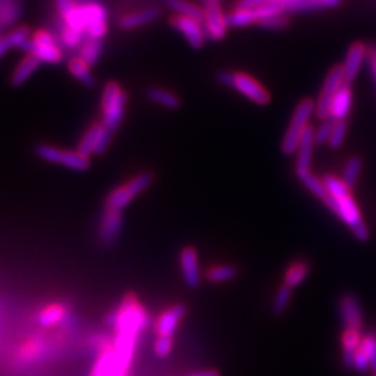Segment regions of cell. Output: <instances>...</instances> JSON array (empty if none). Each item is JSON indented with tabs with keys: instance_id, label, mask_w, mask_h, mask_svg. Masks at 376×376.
<instances>
[{
	"instance_id": "cell-14",
	"label": "cell",
	"mask_w": 376,
	"mask_h": 376,
	"mask_svg": "<svg viewBox=\"0 0 376 376\" xmlns=\"http://www.w3.org/2000/svg\"><path fill=\"white\" fill-rule=\"evenodd\" d=\"M315 145V128L309 124L301 137L299 148L296 150V175L300 179L301 176L311 172V162H312V150Z\"/></svg>"
},
{
	"instance_id": "cell-47",
	"label": "cell",
	"mask_w": 376,
	"mask_h": 376,
	"mask_svg": "<svg viewBox=\"0 0 376 376\" xmlns=\"http://www.w3.org/2000/svg\"><path fill=\"white\" fill-rule=\"evenodd\" d=\"M189 376H221V374L218 371H201V372H195V374H191Z\"/></svg>"
},
{
	"instance_id": "cell-25",
	"label": "cell",
	"mask_w": 376,
	"mask_h": 376,
	"mask_svg": "<svg viewBox=\"0 0 376 376\" xmlns=\"http://www.w3.org/2000/svg\"><path fill=\"white\" fill-rule=\"evenodd\" d=\"M102 49H104V45H102V40L101 39H96V38L87 37L81 46H79V57L91 67L94 66L101 55H102Z\"/></svg>"
},
{
	"instance_id": "cell-21",
	"label": "cell",
	"mask_w": 376,
	"mask_h": 376,
	"mask_svg": "<svg viewBox=\"0 0 376 376\" xmlns=\"http://www.w3.org/2000/svg\"><path fill=\"white\" fill-rule=\"evenodd\" d=\"M23 13L21 0H0V39L1 33L13 27Z\"/></svg>"
},
{
	"instance_id": "cell-40",
	"label": "cell",
	"mask_w": 376,
	"mask_h": 376,
	"mask_svg": "<svg viewBox=\"0 0 376 376\" xmlns=\"http://www.w3.org/2000/svg\"><path fill=\"white\" fill-rule=\"evenodd\" d=\"M333 124H335V121H332V120H324L322 124L315 128V145L329 144Z\"/></svg>"
},
{
	"instance_id": "cell-48",
	"label": "cell",
	"mask_w": 376,
	"mask_h": 376,
	"mask_svg": "<svg viewBox=\"0 0 376 376\" xmlns=\"http://www.w3.org/2000/svg\"><path fill=\"white\" fill-rule=\"evenodd\" d=\"M204 3H205V6H208V4H215V3H221V0H204Z\"/></svg>"
},
{
	"instance_id": "cell-2",
	"label": "cell",
	"mask_w": 376,
	"mask_h": 376,
	"mask_svg": "<svg viewBox=\"0 0 376 376\" xmlns=\"http://www.w3.org/2000/svg\"><path fill=\"white\" fill-rule=\"evenodd\" d=\"M324 183L328 189V198L324 201V204L343 223L351 228L357 240L367 241L370 238V230L363 219L357 202L353 198L351 188L333 175H326L324 177Z\"/></svg>"
},
{
	"instance_id": "cell-15",
	"label": "cell",
	"mask_w": 376,
	"mask_h": 376,
	"mask_svg": "<svg viewBox=\"0 0 376 376\" xmlns=\"http://www.w3.org/2000/svg\"><path fill=\"white\" fill-rule=\"evenodd\" d=\"M367 56H368V49L363 42H355L350 46V49L345 55L344 63L341 66L343 75H344V79L347 84L357 78L361 66L367 60Z\"/></svg>"
},
{
	"instance_id": "cell-37",
	"label": "cell",
	"mask_w": 376,
	"mask_h": 376,
	"mask_svg": "<svg viewBox=\"0 0 376 376\" xmlns=\"http://www.w3.org/2000/svg\"><path fill=\"white\" fill-rule=\"evenodd\" d=\"M258 26L262 28H266V30L282 31L290 26V18H289V14L282 13V14H276V16L263 18L262 21L258 23Z\"/></svg>"
},
{
	"instance_id": "cell-24",
	"label": "cell",
	"mask_w": 376,
	"mask_h": 376,
	"mask_svg": "<svg viewBox=\"0 0 376 376\" xmlns=\"http://www.w3.org/2000/svg\"><path fill=\"white\" fill-rule=\"evenodd\" d=\"M40 65V60L37 59L35 56L33 55H27L20 63L18 66L16 67V70L13 72V75H11V84L14 87H18L21 84H24L31 74L37 70Z\"/></svg>"
},
{
	"instance_id": "cell-32",
	"label": "cell",
	"mask_w": 376,
	"mask_h": 376,
	"mask_svg": "<svg viewBox=\"0 0 376 376\" xmlns=\"http://www.w3.org/2000/svg\"><path fill=\"white\" fill-rule=\"evenodd\" d=\"M300 180L304 187L306 188L312 195L319 198L321 201H325L328 198V189L324 183V179H319L315 175H312V172H309L301 176Z\"/></svg>"
},
{
	"instance_id": "cell-4",
	"label": "cell",
	"mask_w": 376,
	"mask_h": 376,
	"mask_svg": "<svg viewBox=\"0 0 376 376\" xmlns=\"http://www.w3.org/2000/svg\"><path fill=\"white\" fill-rule=\"evenodd\" d=\"M314 114H315V102L312 99H302L293 113V117L290 120V124L287 127V131L282 143V150L284 155L290 156L296 153L300 144L301 137L306 130V127L309 126V120Z\"/></svg>"
},
{
	"instance_id": "cell-17",
	"label": "cell",
	"mask_w": 376,
	"mask_h": 376,
	"mask_svg": "<svg viewBox=\"0 0 376 376\" xmlns=\"http://www.w3.org/2000/svg\"><path fill=\"white\" fill-rule=\"evenodd\" d=\"M180 265L184 282L187 283L188 287L197 289L201 283V272H199L197 250L192 247H186L180 253Z\"/></svg>"
},
{
	"instance_id": "cell-9",
	"label": "cell",
	"mask_w": 376,
	"mask_h": 376,
	"mask_svg": "<svg viewBox=\"0 0 376 376\" xmlns=\"http://www.w3.org/2000/svg\"><path fill=\"white\" fill-rule=\"evenodd\" d=\"M345 84L344 75H343V70L341 66H336L333 67L329 74L326 77L322 91L319 94V98L315 104V114L319 120H328L329 118V109H331V104L333 101V98L336 96L338 89Z\"/></svg>"
},
{
	"instance_id": "cell-18",
	"label": "cell",
	"mask_w": 376,
	"mask_h": 376,
	"mask_svg": "<svg viewBox=\"0 0 376 376\" xmlns=\"http://www.w3.org/2000/svg\"><path fill=\"white\" fill-rule=\"evenodd\" d=\"M353 106V91L350 85L345 82L340 89H338L336 96L333 98L329 109V118L332 121H343L347 120L348 114L351 112Z\"/></svg>"
},
{
	"instance_id": "cell-35",
	"label": "cell",
	"mask_w": 376,
	"mask_h": 376,
	"mask_svg": "<svg viewBox=\"0 0 376 376\" xmlns=\"http://www.w3.org/2000/svg\"><path fill=\"white\" fill-rule=\"evenodd\" d=\"M292 290L293 289L289 287L287 284H283L277 290V293H276V296L273 299V302H272V312L275 315H282L284 312V309L287 308L289 302L292 300Z\"/></svg>"
},
{
	"instance_id": "cell-28",
	"label": "cell",
	"mask_w": 376,
	"mask_h": 376,
	"mask_svg": "<svg viewBox=\"0 0 376 376\" xmlns=\"http://www.w3.org/2000/svg\"><path fill=\"white\" fill-rule=\"evenodd\" d=\"M309 273V265L305 261H297L293 263L284 273V284L294 289L300 286Z\"/></svg>"
},
{
	"instance_id": "cell-8",
	"label": "cell",
	"mask_w": 376,
	"mask_h": 376,
	"mask_svg": "<svg viewBox=\"0 0 376 376\" xmlns=\"http://www.w3.org/2000/svg\"><path fill=\"white\" fill-rule=\"evenodd\" d=\"M37 155L48 162L59 163L73 170H87L91 165L89 156L78 150H62L52 145H39Z\"/></svg>"
},
{
	"instance_id": "cell-31",
	"label": "cell",
	"mask_w": 376,
	"mask_h": 376,
	"mask_svg": "<svg viewBox=\"0 0 376 376\" xmlns=\"http://www.w3.org/2000/svg\"><path fill=\"white\" fill-rule=\"evenodd\" d=\"M238 275V269L234 265H221L214 266L206 272V279L211 283H225L236 279Z\"/></svg>"
},
{
	"instance_id": "cell-38",
	"label": "cell",
	"mask_w": 376,
	"mask_h": 376,
	"mask_svg": "<svg viewBox=\"0 0 376 376\" xmlns=\"http://www.w3.org/2000/svg\"><path fill=\"white\" fill-rule=\"evenodd\" d=\"M60 40L63 42L65 46L70 48V49H74L77 46H81L82 40H84V33L81 31H77L73 30L65 24H62V28H60Z\"/></svg>"
},
{
	"instance_id": "cell-41",
	"label": "cell",
	"mask_w": 376,
	"mask_h": 376,
	"mask_svg": "<svg viewBox=\"0 0 376 376\" xmlns=\"http://www.w3.org/2000/svg\"><path fill=\"white\" fill-rule=\"evenodd\" d=\"M361 347H363V350L367 353V355L370 358L371 370L376 374V336H374V335L365 336L361 341Z\"/></svg>"
},
{
	"instance_id": "cell-1",
	"label": "cell",
	"mask_w": 376,
	"mask_h": 376,
	"mask_svg": "<svg viewBox=\"0 0 376 376\" xmlns=\"http://www.w3.org/2000/svg\"><path fill=\"white\" fill-rule=\"evenodd\" d=\"M145 324V312L134 300H126L123 302L120 311L117 312L116 329L117 338L113 353L114 368L124 374L128 368V364L133 358L136 338L140 329Z\"/></svg>"
},
{
	"instance_id": "cell-29",
	"label": "cell",
	"mask_w": 376,
	"mask_h": 376,
	"mask_svg": "<svg viewBox=\"0 0 376 376\" xmlns=\"http://www.w3.org/2000/svg\"><path fill=\"white\" fill-rule=\"evenodd\" d=\"M363 170V160L358 156H351L343 169L341 180L350 188L355 187Z\"/></svg>"
},
{
	"instance_id": "cell-43",
	"label": "cell",
	"mask_w": 376,
	"mask_h": 376,
	"mask_svg": "<svg viewBox=\"0 0 376 376\" xmlns=\"http://www.w3.org/2000/svg\"><path fill=\"white\" fill-rule=\"evenodd\" d=\"M353 368L358 372H365L371 368V364H370V358L367 355V353L363 350V347L358 348V351L355 353V357H354V363H353Z\"/></svg>"
},
{
	"instance_id": "cell-19",
	"label": "cell",
	"mask_w": 376,
	"mask_h": 376,
	"mask_svg": "<svg viewBox=\"0 0 376 376\" xmlns=\"http://www.w3.org/2000/svg\"><path fill=\"white\" fill-rule=\"evenodd\" d=\"M187 308L184 304H176L169 311L162 314V316L157 319L156 324V333L159 336H170L175 333L179 322L186 315Z\"/></svg>"
},
{
	"instance_id": "cell-5",
	"label": "cell",
	"mask_w": 376,
	"mask_h": 376,
	"mask_svg": "<svg viewBox=\"0 0 376 376\" xmlns=\"http://www.w3.org/2000/svg\"><path fill=\"white\" fill-rule=\"evenodd\" d=\"M218 79L226 87L234 88L257 105H266L270 101V95L262 84L250 74L240 72H222L218 75Z\"/></svg>"
},
{
	"instance_id": "cell-11",
	"label": "cell",
	"mask_w": 376,
	"mask_h": 376,
	"mask_svg": "<svg viewBox=\"0 0 376 376\" xmlns=\"http://www.w3.org/2000/svg\"><path fill=\"white\" fill-rule=\"evenodd\" d=\"M111 136L112 131L102 121H96L91 124L89 128L85 131L77 150L87 156H89L91 153L101 155L108 148L111 143Z\"/></svg>"
},
{
	"instance_id": "cell-7",
	"label": "cell",
	"mask_w": 376,
	"mask_h": 376,
	"mask_svg": "<svg viewBox=\"0 0 376 376\" xmlns=\"http://www.w3.org/2000/svg\"><path fill=\"white\" fill-rule=\"evenodd\" d=\"M153 180L152 173H141L131 180H128L126 184L120 186L108 195L106 199V208L121 211L126 205H128L137 195H140L144 189L150 187V183Z\"/></svg>"
},
{
	"instance_id": "cell-27",
	"label": "cell",
	"mask_w": 376,
	"mask_h": 376,
	"mask_svg": "<svg viewBox=\"0 0 376 376\" xmlns=\"http://www.w3.org/2000/svg\"><path fill=\"white\" fill-rule=\"evenodd\" d=\"M67 67H69V72L74 75L79 82L85 84L87 87H94L95 85V79H94V77L89 72V66L79 56L72 57L69 60V63H67Z\"/></svg>"
},
{
	"instance_id": "cell-26",
	"label": "cell",
	"mask_w": 376,
	"mask_h": 376,
	"mask_svg": "<svg viewBox=\"0 0 376 376\" xmlns=\"http://www.w3.org/2000/svg\"><path fill=\"white\" fill-rule=\"evenodd\" d=\"M167 6L179 16L197 20L204 24L205 21V9H201L197 4H192L187 0H167Z\"/></svg>"
},
{
	"instance_id": "cell-34",
	"label": "cell",
	"mask_w": 376,
	"mask_h": 376,
	"mask_svg": "<svg viewBox=\"0 0 376 376\" xmlns=\"http://www.w3.org/2000/svg\"><path fill=\"white\" fill-rule=\"evenodd\" d=\"M63 315H65V308L62 305H52L39 314L38 322L42 326H52L59 321H62Z\"/></svg>"
},
{
	"instance_id": "cell-12",
	"label": "cell",
	"mask_w": 376,
	"mask_h": 376,
	"mask_svg": "<svg viewBox=\"0 0 376 376\" xmlns=\"http://www.w3.org/2000/svg\"><path fill=\"white\" fill-rule=\"evenodd\" d=\"M170 26L175 30H177L180 34H183L192 48L199 49L205 45V40L208 37H206V33H205L202 23L192 20V18H188L184 16L175 14L170 17Z\"/></svg>"
},
{
	"instance_id": "cell-44",
	"label": "cell",
	"mask_w": 376,
	"mask_h": 376,
	"mask_svg": "<svg viewBox=\"0 0 376 376\" xmlns=\"http://www.w3.org/2000/svg\"><path fill=\"white\" fill-rule=\"evenodd\" d=\"M78 1L75 0H56V4H57V10L60 13V16H66L70 10H73Z\"/></svg>"
},
{
	"instance_id": "cell-22",
	"label": "cell",
	"mask_w": 376,
	"mask_h": 376,
	"mask_svg": "<svg viewBox=\"0 0 376 376\" xmlns=\"http://www.w3.org/2000/svg\"><path fill=\"white\" fill-rule=\"evenodd\" d=\"M157 16H159V11L155 7L145 9V10H141V11H134V13L123 16L120 18V21H118V27L121 30L138 28V27H143L145 24H150L152 21H155Z\"/></svg>"
},
{
	"instance_id": "cell-49",
	"label": "cell",
	"mask_w": 376,
	"mask_h": 376,
	"mask_svg": "<svg viewBox=\"0 0 376 376\" xmlns=\"http://www.w3.org/2000/svg\"><path fill=\"white\" fill-rule=\"evenodd\" d=\"M374 376H376V374H375V375H374Z\"/></svg>"
},
{
	"instance_id": "cell-16",
	"label": "cell",
	"mask_w": 376,
	"mask_h": 376,
	"mask_svg": "<svg viewBox=\"0 0 376 376\" xmlns=\"http://www.w3.org/2000/svg\"><path fill=\"white\" fill-rule=\"evenodd\" d=\"M338 312L345 329L360 331L363 325L361 305L353 294H344L338 301Z\"/></svg>"
},
{
	"instance_id": "cell-20",
	"label": "cell",
	"mask_w": 376,
	"mask_h": 376,
	"mask_svg": "<svg viewBox=\"0 0 376 376\" xmlns=\"http://www.w3.org/2000/svg\"><path fill=\"white\" fill-rule=\"evenodd\" d=\"M121 227H123L121 211L106 208L104 218L101 221V226H99V237L102 243L105 244L113 243L118 237Z\"/></svg>"
},
{
	"instance_id": "cell-30",
	"label": "cell",
	"mask_w": 376,
	"mask_h": 376,
	"mask_svg": "<svg viewBox=\"0 0 376 376\" xmlns=\"http://www.w3.org/2000/svg\"><path fill=\"white\" fill-rule=\"evenodd\" d=\"M148 98L152 102L166 106L169 109H176L180 106V98L175 92L163 88H150L148 91Z\"/></svg>"
},
{
	"instance_id": "cell-23",
	"label": "cell",
	"mask_w": 376,
	"mask_h": 376,
	"mask_svg": "<svg viewBox=\"0 0 376 376\" xmlns=\"http://www.w3.org/2000/svg\"><path fill=\"white\" fill-rule=\"evenodd\" d=\"M361 341L363 340L360 338V331L345 329L343 335V361L347 368H353L354 357L361 347Z\"/></svg>"
},
{
	"instance_id": "cell-10",
	"label": "cell",
	"mask_w": 376,
	"mask_h": 376,
	"mask_svg": "<svg viewBox=\"0 0 376 376\" xmlns=\"http://www.w3.org/2000/svg\"><path fill=\"white\" fill-rule=\"evenodd\" d=\"M81 4L85 16V34L102 39L108 33V11L105 6L96 0H85Z\"/></svg>"
},
{
	"instance_id": "cell-3",
	"label": "cell",
	"mask_w": 376,
	"mask_h": 376,
	"mask_svg": "<svg viewBox=\"0 0 376 376\" xmlns=\"http://www.w3.org/2000/svg\"><path fill=\"white\" fill-rule=\"evenodd\" d=\"M126 104H127V94L121 88V85L114 81L108 82L102 92L101 112H102V123L111 131H114L120 126L124 117Z\"/></svg>"
},
{
	"instance_id": "cell-33",
	"label": "cell",
	"mask_w": 376,
	"mask_h": 376,
	"mask_svg": "<svg viewBox=\"0 0 376 376\" xmlns=\"http://www.w3.org/2000/svg\"><path fill=\"white\" fill-rule=\"evenodd\" d=\"M30 28L28 27H18L14 28L13 31L7 33L4 37L1 38V42L6 48V50L13 49V48H23V45L30 39Z\"/></svg>"
},
{
	"instance_id": "cell-39",
	"label": "cell",
	"mask_w": 376,
	"mask_h": 376,
	"mask_svg": "<svg viewBox=\"0 0 376 376\" xmlns=\"http://www.w3.org/2000/svg\"><path fill=\"white\" fill-rule=\"evenodd\" d=\"M347 128H348L347 120L335 121L333 130H332V136H331V140H329V144H328L332 150H338L343 145V143L345 140V136H347Z\"/></svg>"
},
{
	"instance_id": "cell-36",
	"label": "cell",
	"mask_w": 376,
	"mask_h": 376,
	"mask_svg": "<svg viewBox=\"0 0 376 376\" xmlns=\"http://www.w3.org/2000/svg\"><path fill=\"white\" fill-rule=\"evenodd\" d=\"M92 376H123L116 368L113 361V353H106L98 361Z\"/></svg>"
},
{
	"instance_id": "cell-6",
	"label": "cell",
	"mask_w": 376,
	"mask_h": 376,
	"mask_svg": "<svg viewBox=\"0 0 376 376\" xmlns=\"http://www.w3.org/2000/svg\"><path fill=\"white\" fill-rule=\"evenodd\" d=\"M21 49L28 55L35 56L40 62L50 65H57L63 60V50L60 48L59 39L46 30L35 31Z\"/></svg>"
},
{
	"instance_id": "cell-13",
	"label": "cell",
	"mask_w": 376,
	"mask_h": 376,
	"mask_svg": "<svg viewBox=\"0 0 376 376\" xmlns=\"http://www.w3.org/2000/svg\"><path fill=\"white\" fill-rule=\"evenodd\" d=\"M204 28H205L206 37L211 40H221L226 37L228 23H227V16L223 13L221 3L205 6Z\"/></svg>"
},
{
	"instance_id": "cell-42",
	"label": "cell",
	"mask_w": 376,
	"mask_h": 376,
	"mask_svg": "<svg viewBox=\"0 0 376 376\" xmlns=\"http://www.w3.org/2000/svg\"><path fill=\"white\" fill-rule=\"evenodd\" d=\"M173 347V340L170 336H159L155 343V353L157 357L165 358L170 354Z\"/></svg>"
},
{
	"instance_id": "cell-45",
	"label": "cell",
	"mask_w": 376,
	"mask_h": 376,
	"mask_svg": "<svg viewBox=\"0 0 376 376\" xmlns=\"http://www.w3.org/2000/svg\"><path fill=\"white\" fill-rule=\"evenodd\" d=\"M367 62L370 65V69L372 72V75L376 81V48H371L368 49V56H367Z\"/></svg>"
},
{
	"instance_id": "cell-46",
	"label": "cell",
	"mask_w": 376,
	"mask_h": 376,
	"mask_svg": "<svg viewBox=\"0 0 376 376\" xmlns=\"http://www.w3.org/2000/svg\"><path fill=\"white\" fill-rule=\"evenodd\" d=\"M324 9L326 7H338V4L341 3V0H316Z\"/></svg>"
}]
</instances>
